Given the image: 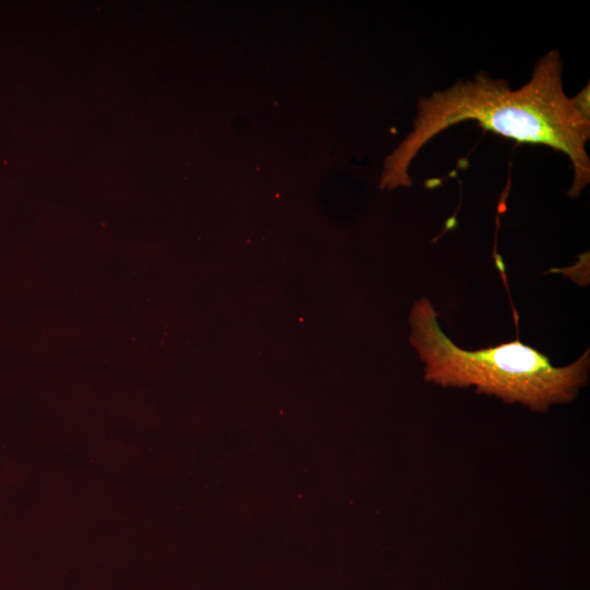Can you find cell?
<instances>
[{
    "label": "cell",
    "instance_id": "1",
    "mask_svg": "<svg viewBox=\"0 0 590 590\" xmlns=\"http://www.w3.org/2000/svg\"><path fill=\"white\" fill-rule=\"evenodd\" d=\"M563 62L554 49L541 57L531 79L518 90L505 80L480 72L417 101L411 131L389 154L380 177L381 189L410 187L409 168L422 148L442 130L467 120L520 143L550 146L564 153L574 168L570 198L590 181V117L581 113L563 86Z\"/></svg>",
    "mask_w": 590,
    "mask_h": 590
},
{
    "label": "cell",
    "instance_id": "2",
    "mask_svg": "<svg viewBox=\"0 0 590 590\" xmlns=\"http://www.w3.org/2000/svg\"><path fill=\"white\" fill-rule=\"evenodd\" d=\"M410 343L424 363V379L441 387L469 388L506 403L544 412L576 399L589 378V349L566 366H554L536 349L514 340L481 350H464L442 331L426 297L412 306Z\"/></svg>",
    "mask_w": 590,
    "mask_h": 590
}]
</instances>
